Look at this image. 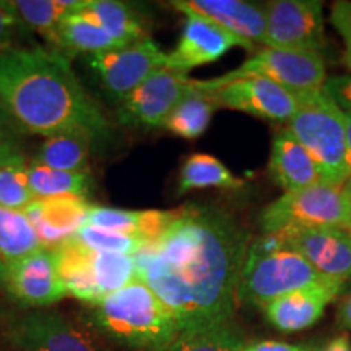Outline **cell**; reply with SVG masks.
I'll use <instances>...</instances> for the list:
<instances>
[{
	"mask_svg": "<svg viewBox=\"0 0 351 351\" xmlns=\"http://www.w3.org/2000/svg\"><path fill=\"white\" fill-rule=\"evenodd\" d=\"M186 16L178 44L168 54L166 67L189 73L192 69L217 62L231 47H244L254 52L247 44L232 36L213 21L194 12L179 10Z\"/></svg>",
	"mask_w": 351,
	"mask_h": 351,
	"instance_id": "5bb4252c",
	"label": "cell"
},
{
	"mask_svg": "<svg viewBox=\"0 0 351 351\" xmlns=\"http://www.w3.org/2000/svg\"><path fill=\"white\" fill-rule=\"evenodd\" d=\"M341 230H343V231L346 232V234L350 236V239H351V218H350V221L346 223V225H345L343 228H341Z\"/></svg>",
	"mask_w": 351,
	"mask_h": 351,
	"instance_id": "b9f144b4",
	"label": "cell"
},
{
	"mask_svg": "<svg viewBox=\"0 0 351 351\" xmlns=\"http://www.w3.org/2000/svg\"><path fill=\"white\" fill-rule=\"evenodd\" d=\"M82 13L103 28L121 46H130L148 38L142 15L124 2L88 0Z\"/></svg>",
	"mask_w": 351,
	"mask_h": 351,
	"instance_id": "7402d4cb",
	"label": "cell"
},
{
	"mask_svg": "<svg viewBox=\"0 0 351 351\" xmlns=\"http://www.w3.org/2000/svg\"><path fill=\"white\" fill-rule=\"evenodd\" d=\"M287 130L309 153L324 182L343 187L346 166V114L326 88L298 93V109Z\"/></svg>",
	"mask_w": 351,
	"mask_h": 351,
	"instance_id": "277c9868",
	"label": "cell"
},
{
	"mask_svg": "<svg viewBox=\"0 0 351 351\" xmlns=\"http://www.w3.org/2000/svg\"><path fill=\"white\" fill-rule=\"evenodd\" d=\"M324 88L345 112H351V75L327 78Z\"/></svg>",
	"mask_w": 351,
	"mask_h": 351,
	"instance_id": "e575fe53",
	"label": "cell"
},
{
	"mask_svg": "<svg viewBox=\"0 0 351 351\" xmlns=\"http://www.w3.org/2000/svg\"><path fill=\"white\" fill-rule=\"evenodd\" d=\"M0 289L28 309H46L67 296L57 271L54 249L39 247L19 258L0 257Z\"/></svg>",
	"mask_w": 351,
	"mask_h": 351,
	"instance_id": "ba28073f",
	"label": "cell"
},
{
	"mask_svg": "<svg viewBox=\"0 0 351 351\" xmlns=\"http://www.w3.org/2000/svg\"><path fill=\"white\" fill-rule=\"evenodd\" d=\"M351 212L341 187L328 184L285 192L262 210L258 223L263 234L283 231L343 228Z\"/></svg>",
	"mask_w": 351,
	"mask_h": 351,
	"instance_id": "8992f818",
	"label": "cell"
},
{
	"mask_svg": "<svg viewBox=\"0 0 351 351\" xmlns=\"http://www.w3.org/2000/svg\"><path fill=\"white\" fill-rule=\"evenodd\" d=\"M91 142L77 135H57L39 145L33 163L59 171H86Z\"/></svg>",
	"mask_w": 351,
	"mask_h": 351,
	"instance_id": "83f0119b",
	"label": "cell"
},
{
	"mask_svg": "<svg viewBox=\"0 0 351 351\" xmlns=\"http://www.w3.org/2000/svg\"><path fill=\"white\" fill-rule=\"evenodd\" d=\"M337 320H339L340 327H343L346 330L351 332V295L340 304Z\"/></svg>",
	"mask_w": 351,
	"mask_h": 351,
	"instance_id": "74e56055",
	"label": "cell"
},
{
	"mask_svg": "<svg viewBox=\"0 0 351 351\" xmlns=\"http://www.w3.org/2000/svg\"><path fill=\"white\" fill-rule=\"evenodd\" d=\"M88 0H3L0 2L21 26L49 36L65 19L82 12Z\"/></svg>",
	"mask_w": 351,
	"mask_h": 351,
	"instance_id": "603a6c76",
	"label": "cell"
},
{
	"mask_svg": "<svg viewBox=\"0 0 351 351\" xmlns=\"http://www.w3.org/2000/svg\"><path fill=\"white\" fill-rule=\"evenodd\" d=\"M345 283L322 278L313 285L288 293L263 307L270 326L283 333H296L313 327L326 307L343 291Z\"/></svg>",
	"mask_w": 351,
	"mask_h": 351,
	"instance_id": "2e32d148",
	"label": "cell"
},
{
	"mask_svg": "<svg viewBox=\"0 0 351 351\" xmlns=\"http://www.w3.org/2000/svg\"><path fill=\"white\" fill-rule=\"evenodd\" d=\"M341 191H343V195H345V199H346V204H348V208H350V212H351V178L343 184V187H341Z\"/></svg>",
	"mask_w": 351,
	"mask_h": 351,
	"instance_id": "60d3db41",
	"label": "cell"
},
{
	"mask_svg": "<svg viewBox=\"0 0 351 351\" xmlns=\"http://www.w3.org/2000/svg\"><path fill=\"white\" fill-rule=\"evenodd\" d=\"M243 351H315V350L302 348V346L285 343V341L265 340V341H256V343H251V345H244Z\"/></svg>",
	"mask_w": 351,
	"mask_h": 351,
	"instance_id": "8d00e7d4",
	"label": "cell"
},
{
	"mask_svg": "<svg viewBox=\"0 0 351 351\" xmlns=\"http://www.w3.org/2000/svg\"><path fill=\"white\" fill-rule=\"evenodd\" d=\"M194 90L189 73L163 67L134 90L117 106V119L127 127L161 129L184 96Z\"/></svg>",
	"mask_w": 351,
	"mask_h": 351,
	"instance_id": "7c38bea8",
	"label": "cell"
},
{
	"mask_svg": "<svg viewBox=\"0 0 351 351\" xmlns=\"http://www.w3.org/2000/svg\"><path fill=\"white\" fill-rule=\"evenodd\" d=\"M285 245L301 254L320 276L346 283L351 280V239L341 228L274 232Z\"/></svg>",
	"mask_w": 351,
	"mask_h": 351,
	"instance_id": "9a60e30c",
	"label": "cell"
},
{
	"mask_svg": "<svg viewBox=\"0 0 351 351\" xmlns=\"http://www.w3.org/2000/svg\"><path fill=\"white\" fill-rule=\"evenodd\" d=\"M28 182L36 199L62 195L86 199L90 194L91 178L86 171L72 173V171H59L33 163L28 166Z\"/></svg>",
	"mask_w": 351,
	"mask_h": 351,
	"instance_id": "4316f807",
	"label": "cell"
},
{
	"mask_svg": "<svg viewBox=\"0 0 351 351\" xmlns=\"http://www.w3.org/2000/svg\"><path fill=\"white\" fill-rule=\"evenodd\" d=\"M47 41L54 46L52 49L69 59L77 54L93 56L124 47L82 12L73 13L69 19H65L57 26L56 32L47 36Z\"/></svg>",
	"mask_w": 351,
	"mask_h": 351,
	"instance_id": "44dd1931",
	"label": "cell"
},
{
	"mask_svg": "<svg viewBox=\"0 0 351 351\" xmlns=\"http://www.w3.org/2000/svg\"><path fill=\"white\" fill-rule=\"evenodd\" d=\"M320 351H351V340L350 337L343 333V335H339L337 339H333L330 343H328L326 348Z\"/></svg>",
	"mask_w": 351,
	"mask_h": 351,
	"instance_id": "f35d334b",
	"label": "cell"
},
{
	"mask_svg": "<svg viewBox=\"0 0 351 351\" xmlns=\"http://www.w3.org/2000/svg\"><path fill=\"white\" fill-rule=\"evenodd\" d=\"M99 86L117 106L156 70L166 67L168 54L150 38L86 57Z\"/></svg>",
	"mask_w": 351,
	"mask_h": 351,
	"instance_id": "9c48e42d",
	"label": "cell"
},
{
	"mask_svg": "<svg viewBox=\"0 0 351 351\" xmlns=\"http://www.w3.org/2000/svg\"><path fill=\"white\" fill-rule=\"evenodd\" d=\"M330 23L343 39L341 62H343L345 69L351 72V2L339 0V2L332 3Z\"/></svg>",
	"mask_w": 351,
	"mask_h": 351,
	"instance_id": "836d02e7",
	"label": "cell"
},
{
	"mask_svg": "<svg viewBox=\"0 0 351 351\" xmlns=\"http://www.w3.org/2000/svg\"><path fill=\"white\" fill-rule=\"evenodd\" d=\"M346 114V166H348V174L351 178V112Z\"/></svg>",
	"mask_w": 351,
	"mask_h": 351,
	"instance_id": "ab89813d",
	"label": "cell"
},
{
	"mask_svg": "<svg viewBox=\"0 0 351 351\" xmlns=\"http://www.w3.org/2000/svg\"><path fill=\"white\" fill-rule=\"evenodd\" d=\"M23 135L0 99V168L25 163Z\"/></svg>",
	"mask_w": 351,
	"mask_h": 351,
	"instance_id": "d6a6232c",
	"label": "cell"
},
{
	"mask_svg": "<svg viewBox=\"0 0 351 351\" xmlns=\"http://www.w3.org/2000/svg\"><path fill=\"white\" fill-rule=\"evenodd\" d=\"M16 26H19V23L13 20V16L5 8L0 5V56L12 47L10 43Z\"/></svg>",
	"mask_w": 351,
	"mask_h": 351,
	"instance_id": "d590c367",
	"label": "cell"
},
{
	"mask_svg": "<svg viewBox=\"0 0 351 351\" xmlns=\"http://www.w3.org/2000/svg\"><path fill=\"white\" fill-rule=\"evenodd\" d=\"M269 174L285 192L326 184L313 158L287 129L276 130L271 142Z\"/></svg>",
	"mask_w": 351,
	"mask_h": 351,
	"instance_id": "d6986e66",
	"label": "cell"
},
{
	"mask_svg": "<svg viewBox=\"0 0 351 351\" xmlns=\"http://www.w3.org/2000/svg\"><path fill=\"white\" fill-rule=\"evenodd\" d=\"M33 195L28 182V166L25 163L0 168V205L12 210L25 212L33 204Z\"/></svg>",
	"mask_w": 351,
	"mask_h": 351,
	"instance_id": "1f68e13d",
	"label": "cell"
},
{
	"mask_svg": "<svg viewBox=\"0 0 351 351\" xmlns=\"http://www.w3.org/2000/svg\"><path fill=\"white\" fill-rule=\"evenodd\" d=\"M208 93L213 95L218 108H228L270 122L288 124L298 109V93L261 77L232 80Z\"/></svg>",
	"mask_w": 351,
	"mask_h": 351,
	"instance_id": "4fadbf2b",
	"label": "cell"
},
{
	"mask_svg": "<svg viewBox=\"0 0 351 351\" xmlns=\"http://www.w3.org/2000/svg\"><path fill=\"white\" fill-rule=\"evenodd\" d=\"M90 207L88 200L82 197L62 195L34 199L25 213L36 230L44 247L56 249L72 239L85 225Z\"/></svg>",
	"mask_w": 351,
	"mask_h": 351,
	"instance_id": "ac0fdd59",
	"label": "cell"
},
{
	"mask_svg": "<svg viewBox=\"0 0 351 351\" xmlns=\"http://www.w3.org/2000/svg\"><path fill=\"white\" fill-rule=\"evenodd\" d=\"M178 10L194 12L205 16L219 28L247 44L256 52V44L263 46L265 39V12L263 5L244 0H179L173 2Z\"/></svg>",
	"mask_w": 351,
	"mask_h": 351,
	"instance_id": "e0dca14e",
	"label": "cell"
},
{
	"mask_svg": "<svg viewBox=\"0 0 351 351\" xmlns=\"http://www.w3.org/2000/svg\"><path fill=\"white\" fill-rule=\"evenodd\" d=\"M249 232L217 208H178L135 254L138 280L165 302L182 333L231 324Z\"/></svg>",
	"mask_w": 351,
	"mask_h": 351,
	"instance_id": "6da1fadb",
	"label": "cell"
},
{
	"mask_svg": "<svg viewBox=\"0 0 351 351\" xmlns=\"http://www.w3.org/2000/svg\"><path fill=\"white\" fill-rule=\"evenodd\" d=\"M39 247L43 244L26 213L0 205V257L19 258Z\"/></svg>",
	"mask_w": 351,
	"mask_h": 351,
	"instance_id": "f1b7e54d",
	"label": "cell"
},
{
	"mask_svg": "<svg viewBox=\"0 0 351 351\" xmlns=\"http://www.w3.org/2000/svg\"><path fill=\"white\" fill-rule=\"evenodd\" d=\"M178 210H122L111 207H90L85 225L134 234L143 241H153L173 221Z\"/></svg>",
	"mask_w": 351,
	"mask_h": 351,
	"instance_id": "ffe728a7",
	"label": "cell"
},
{
	"mask_svg": "<svg viewBox=\"0 0 351 351\" xmlns=\"http://www.w3.org/2000/svg\"><path fill=\"white\" fill-rule=\"evenodd\" d=\"M12 337L23 351H108L103 337L88 324L51 309H33L21 315Z\"/></svg>",
	"mask_w": 351,
	"mask_h": 351,
	"instance_id": "8fae6325",
	"label": "cell"
},
{
	"mask_svg": "<svg viewBox=\"0 0 351 351\" xmlns=\"http://www.w3.org/2000/svg\"><path fill=\"white\" fill-rule=\"evenodd\" d=\"M88 267H90L91 280H93V285L101 300L138 280L135 256L96 252L90 249Z\"/></svg>",
	"mask_w": 351,
	"mask_h": 351,
	"instance_id": "484cf974",
	"label": "cell"
},
{
	"mask_svg": "<svg viewBox=\"0 0 351 351\" xmlns=\"http://www.w3.org/2000/svg\"><path fill=\"white\" fill-rule=\"evenodd\" d=\"M226 189L241 191L245 182L234 176L218 158L207 153H194L184 161L179 173V194L199 191V189Z\"/></svg>",
	"mask_w": 351,
	"mask_h": 351,
	"instance_id": "d4e9b609",
	"label": "cell"
},
{
	"mask_svg": "<svg viewBox=\"0 0 351 351\" xmlns=\"http://www.w3.org/2000/svg\"><path fill=\"white\" fill-rule=\"evenodd\" d=\"M244 343L232 324L182 333L169 351H243Z\"/></svg>",
	"mask_w": 351,
	"mask_h": 351,
	"instance_id": "f546056e",
	"label": "cell"
},
{
	"mask_svg": "<svg viewBox=\"0 0 351 351\" xmlns=\"http://www.w3.org/2000/svg\"><path fill=\"white\" fill-rule=\"evenodd\" d=\"M263 47L315 51L327 47L324 3L320 0H271L263 3Z\"/></svg>",
	"mask_w": 351,
	"mask_h": 351,
	"instance_id": "30bf717a",
	"label": "cell"
},
{
	"mask_svg": "<svg viewBox=\"0 0 351 351\" xmlns=\"http://www.w3.org/2000/svg\"><path fill=\"white\" fill-rule=\"evenodd\" d=\"M0 99L23 134L111 137V125L82 86L69 57L46 47H10L0 56Z\"/></svg>",
	"mask_w": 351,
	"mask_h": 351,
	"instance_id": "7a4b0ae2",
	"label": "cell"
},
{
	"mask_svg": "<svg viewBox=\"0 0 351 351\" xmlns=\"http://www.w3.org/2000/svg\"><path fill=\"white\" fill-rule=\"evenodd\" d=\"M218 109L213 95L197 86L179 101L166 119L163 129L184 140H197L208 129L215 111Z\"/></svg>",
	"mask_w": 351,
	"mask_h": 351,
	"instance_id": "cb8c5ba5",
	"label": "cell"
},
{
	"mask_svg": "<svg viewBox=\"0 0 351 351\" xmlns=\"http://www.w3.org/2000/svg\"><path fill=\"white\" fill-rule=\"evenodd\" d=\"M73 239L96 252H109V254H125V256H135L147 241L134 234H125V232L103 230L90 225H83Z\"/></svg>",
	"mask_w": 351,
	"mask_h": 351,
	"instance_id": "4dcf8cb0",
	"label": "cell"
},
{
	"mask_svg": "<svg viewBox=\"0 0 351 351\" xmlns=\"http://www.w3.org/2000/svg\"><path fill=\"white\" fill-rule=\"evenodd\" d=\"M83 322L103 339L135 351H169L181 335L174 314L142 280L88 306Z\"/></svg>",
	"mask_w": 351,
	"mask_h": 351,
	"instance_id": "3957f363",
	"label": "cell"
},
{
	"mask_svg": "<svg viewBox=\"0 0 351 351\" xmlns=\"http://www.w3.org/2000/svg\"><path fill=\"white\" fill-rule=\"evenodd\" d=\"M322 278L301 254L275 234H263L249 245L239 276L238 300L263 309L269 302Z\"/></svg>",
	"mask_w": 351,
	"mask_h": 351,
	"instance_id": "5b68a950",
	"label": "cell"
},
{
	"mask_svg": "<svg viewBox=\"0 0 351 351\" xmlns=\"http://www.w3.org/2000/svg\"><path fill=\"white\" fill-rule=\"evenodd\" d=\"M245 77L267 78L293 93L320 90L327 82L326 64L320 52L262 47L238 69L212 80H195V83L202 90L213 91L225 83Z\"/></svg>",
	"mask_w": 351,
	"mask_h": 351,
	"instance_id": "52a82bcc",
	"label": "cell"
}]
</instances>
